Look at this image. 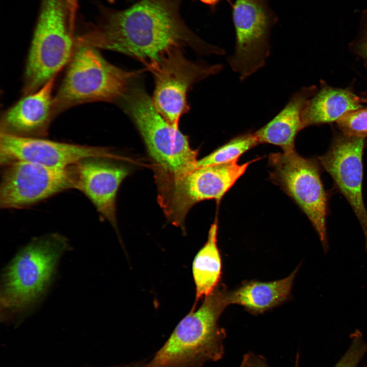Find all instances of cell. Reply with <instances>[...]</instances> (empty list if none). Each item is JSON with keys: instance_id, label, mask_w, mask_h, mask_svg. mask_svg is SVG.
I'll return each instance as SVG.
<instances>
[{"instance_id": "6da1fadb", "label": "cell", "mask_w": 367, "mask_h": 367, "mask_svg": "<svg viewBox=\"0 0 367 367\" xmlns=\"http://www.w3.org/2000/svg\"><path fill=\"white\" fill-rule=\"evenodd\" d=\"M181 0H138L116 10L103 8L99 20L76 37L75 43L117 51L146 65L175 48L190 46L202 54L224 55L225 50L201 39L180 14Z\"/></svg>"}, {"instance_id": "7a4b0ae2", "label": "cell", "mask_w": 367, "mask_h": 367, "mask_svg": "<svg viewBox=\"0 0 367 367\" xmlns=\"http://www.w3.org/2000/svg\"><path fill=\"white\" fill-rule=\"evenodd\" d=\"M68 240L57 233L34 239L5 268L1 280V318L9 321L28 313L42 298Z\"/></svg>"}, {"instance_id": "3957f363", "label": "cell", "mask_w": 367, "mask_h": 367, "mask_svg": "<svg viewBox=\"0 0 367 367\" xmlns=\"http://www.w3.org/2000/svg\"><path fill=\"white\" fill-rule=\"evenodd\" d=\"M227 291L219 284L204 297L201 306L191 309L178 323L153 359L144 367H201L224 355L225 331L218 324Z\"/></svg>"}, {"instance_id": "277c9868", "label": "cell", "mask_w": 367, "mask_h": 367, "mask_svg": "<svg viewBox=\"0 0 367 367\" xmlns=\"http://www.w3.org/2000/svg\"><path fill=\"white\" fill-rule=\"evenodd\" d=\"M78 0H42L30 48L22 92L37 91L69 62Z\"/></svg>"}, {"instance_id": "5b68a950", "label": "cell", "mask_w": 367, "mask_h": 367, "mask_svg": "<svg viewBox=\"0 0 367 367\" xmlns=\"http://www.w3.org/2000/svg\"><path fill=\"white\" fill-rule=\"evenodd\" d=\"M121 98L124 110L138 128L156 165L155 173L178 176L196 168L198 151L191 147L187 136L160 115L144 90L127 89Z\"/></svg>"}, {"instance_id": "8992f818", "label": "cell", "mask_w": 367, "mask_h": 367, "mask_svg": "<svg viewBox=\"0 0 367 367\" xmlns=\"http://www.w3.org/2000/svg\"><path fill=\"white\" fill-rule=\"evenodd\" d=\"M64 78L54 96L55 116L77 105L121 98L137 72L110 63L97 49L75 45Z\"/></svg>"}, {"instance_id": "52a82bcc", "label": "cell", "mask_w": 367, "mask_h": 367, "mask_svg": "<svg viewBox=\"0 0 367 367\" xmlns=\"http://www.w3.org/2000/svg\"><path fill=\"white\" fill-rule=\"evenodd\" d=\"M257 159L239 164L238 160L196 168L178 176L155 175L158 201L168 220L183 227L192 207L205 200L220 201L248 166Z\"/></svg>"}, {"instance_id": "ba28073f", "label": "cell", "mask_w": 367, "mask_h": 367, "mask_svg": "<svg viewBox=\"0 0 367 367\" xmlns=\"http://www.w3.org/2000/svg\"><path fill=\"white\" fill-rule=\"evenodd\" d=\"M270 178L290 196L308 218L323 251L329 249L327 231L328 195L321 178L318 160L305 158L295 150L269 155Z\"/></svg>"}, {"instance_id": "9c48e42d", "label": "cell", "mask_w": 367, "mask_h": 367, "mask_svg": "<svg viewBox=\"0 0 367 367\" xmlns=\"http://www.w3.org/2000/svg\"><path fill=\"white\" fill-rule=\"evenodd\" d=\"M182 48H175L146 65L152 73L155 88L152 98L154 107L171 125L178 128L181 116L189 110V90L196 82L219 73L220 64L209 65L188 60Z\"/></svg>"}, {"instance_id": "30bf717a", "label": "cell", "mask_w": 367, "mask_h": 367, "mask_svg": "<svg viewBox=\"0 0 367 367\" xmlns=\"http://www.w3.org/2000/svg\"><path fill=\"white\" fill-rule=\"evenodd\" d=\"M231 6L235 44L227 62L243 80L265 65L270 54V29L276 18L267 0H236Z\"/></svg>"}, {"instance_id": "8fae6325", "label": "cell", "mask_w": 367, "mask_h": 367, "mask_svg": "<svg viewBox=\"0 0 367 367\" xmlns=\"http://www.w3.org/2000/svg\"><path fill=\"white\" fill-rule=\"evenodd\" d=\"M3 166L0 186L2 208H24L74 189L70 167L54 168L22 161Z\"/></svg>"}, {"instance_id": "7c38bea8", "label": "cell", "mask_w": 367, "mask_h": 367, "mask_svg": "<svg viewBox=\"0 0 367 367\" xmlns=\"http://www.w3.org/2000/svg\"><path fill=\"white\" fill-rule=\"evenodd\" d=\"M364 139L340 132L334 136L329 149L318 161L355 214L364 234L367 254V211L362 190Z\"/></svg>"}, {"instance_id": "4fadbf2b", "label": "cell", "mask_w": 367, "mask_h": 367, "mask_svg": "<svg viewBox=\"0 0 367 367\" xmlns=\"http://www.w3.org/2000/svg\"><path fill=\"white\" fill-rule=\"evenodd\" d=\"M90 158L114 159L116 156L106 147L0 134L2 166L22 161L54 168L66 169Z\"/></svg>"}, {"instance_id": "5bb4252c", "label": "cell", "mask_w": 367, "mask_h": 367, "mask_svg": "<svg viewBox=\"0 0 367 367\" xmlns=\"http://www.w3.org/2000/svg\"><path fill=\"white\" fill-rule=\"evenodd\" d=\"M109 159L87 158L70 168L74 189L84 194L101 216L117 229V193L121 183L128 174L129 170Z\"/></svg>"}, {"instance_id": "9a60e30c", "label": "cell", "mask_w": 367, "mask_h": 367, "mask_svg": "<svg viewBox=\"0 0 367 367\" xmlns=\"http://www.w3.org/2000/svg\"><path fill=\"white\" fill-rule=\"evenodd\" d=\"M54 84L53 78L35 92L24 95L6 111L1 120V132L22 137H46L55 117Z\"/></svg>"}, {"instance_id": "2e32d148", "label": "cell", "mask_w": 367, "mask_h": 367, "mask_svg": "<svg viewBox=\"0 0 367 367\" xmlns=\"http://www.w3.org/2000/svg\"><path fill=\"white\" fill-rule=\"evenodd\" d=\"M317 90L316 86H310L304 87L293 94L276 115L254 132L259 144L267 143L279 146L283 152L295 150L296 136L304 128L303 111L307 101Z\"/></svg>"}, {"instance_id": "e0dca14e", "label": "cell", "mask_w": 367, "mask_h": 367, "mask_svg": "<svg viewBox=\"0 0 367 367\" xmlns=\"http://www.w3.org/2000/svg\"><path fill=\"white\" fill-rule=\"evenodd\" d=\"M363 98L350 88L321 83L320 89L307 101L302 113L304 128L336 121L348 112L362 108Z\"/></svg>"}, {"instance_id": "ac0fdd59", "label": "cell", "mask_w": 367, "mask_h": 367, "mask_svg": "<svg viewBox=\"0 0 367 367\" xmlns=\"http://www.w3.org/2000/svg\"><path fill=\"white\" fill-rule=\"evenodd\" d=\"M299 267L282 279L271 282H243L235 290L227 292V304H239L253 314H258L281 304L290 297Z\"/></svg>"}, {"instance_id": "d6986e66", "label": "cell", "mask_w": 367, "mask_h": 367, "mask_svg": "<svg viewBox=\"0 0 367 367\" xmlns=\"http://www.w3.org/2000/svg\"><path fill=\"white\" fill-rule=\"evenodd\" d=\"M218 228L216 221L211 225L207 241L198 252L193 262L196 297L192 309H196L198 301L212 293L219 284L222 262L217 245Z\"/></svg>"}, {"instance_id": "ffe728a7", "label": "cell", "mask_w": 367, "mask_h": 367, "mask_svg": "<svg viewBox=\"0 0 367 367\" xmlns=\"http://www.w3.org/2000/svg\"><path fill=\"white\" fill-rule=\"evenodd\" d=\"M258 144L254 132H248L240 134L198 160L196 168L238 160L240 156Z\"/></svg>"}, {"instance_id": "44dd1931", "label": "cell", "mask_w": 367, "mask_h": 367, "mask_svg": "<svg viewBox=\"0 0 367 367\" xmlns=\"http://www.w3.org/2000/svg\"><path fill=\"white\" fill-rule=\"evenodd\" d=\"M336 122L342 133L349 136L365 138L367 137V107L348 112Z\"/></svg>"}, {"instance_id": "7402d4cb", "label": "cell", "mask_w": 367, "mask_h": 367, "mask_svg": "<svg viewBox=\"0 0 367 367\" xmlns=\"http://www.w3.org/2000/svg\"><path fill=\"white\" fill-rule=\"evenodd\" d=\"M350 338L349 348L333 367H357L367 352V343L359 330L351 333Z\"/></svg>"}, {"instance_id": "603a6c76", "label": "cell", "mask_w": 367, "mask_h": 367, "mask_svg": "<svg viewBox=\"0 0 367 367\" xmlns=\"http://www.w3.org/2000/svg\"><path fill=\"white\" fill-rule=\"evenodd\" d=\"M350 46L356 54L367 61V9L362 13L358 35Z\"/></svg>"}, {"instance_id": "cb8c5ba5", "label": "cell", "mask_w": 367, "mask_h": 367, "mask_svg": "<svg viewBox=\"0 0 367 367\" xmlns=\"http://www.w3.org/2000/svg\"><path fill=\"white\" fill-rule=\"evenodd\" d=\"M299 355H297L296 367H299ZM240 367H269L265 358L261 355L249 352L243 355Z\"/></svg>"}, {"instance_id": "d4e9b609", "label": "cell", "mask_w": 367, "mask_h": 367, "mask_svg": "<svg viewBox=\"0 0 367 367\" xmlns=\"http://www.w3.org/2000/svg\"><path fill=\"white\" fill-rule=\"evenodd\" d=\"M201 3L207 5L214 9L216 5L222 0H198ZM231 5H232L230 0H226Z\"/></svg>"}, {"instance_id": "484cf974", "label": "cell", "mask_w": 367, "mask_h": 367, "mask_svg": "<svg viewBox=\"0 0 367 367\" xmlns=\"http://www.w3.org/2000/svg\"><path fill=\"white\" fill-rule=\"evenodd\" d=\"M364 103H367V97L364 98Z\"/></svg>"}, {"instance_id": "4316f807", "label": "cell", "mask_w": 367, "mask_h": 367, "mask_svg": "<svg viewBox=\"0 0 367 367\" xmlns=\"http://www.w3.org/2000/svg\"><path fill=\"white\" fill-rule=\"evenodd\" d=\"M124 367H134V366H124Z\"/></svg>"}]
</instances>
